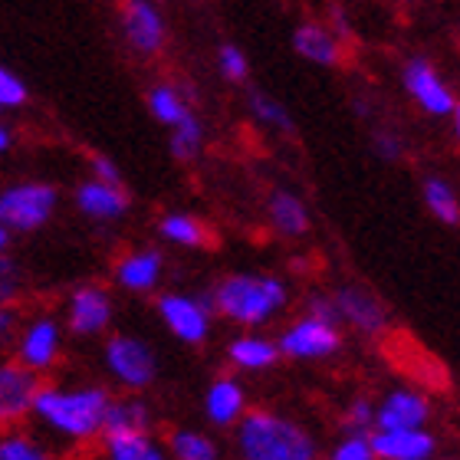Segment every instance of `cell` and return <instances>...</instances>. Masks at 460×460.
I'll return each mask as SVG.
<instances>
[{
	"label": "cell",
	"mask_w": 460,
	"mask_h": 460,
	"mask_svg": "<svg viewBox=\"0 0 460 460\" xmlns=\"http://www.w3.org/2000/svg\"><path fill=\"white\" fill-rule=\"evenodd\" d=\"M30 89L23 83V76H17L7 63H0V112H17L27 106Z\"/></svg>",
	"instance_id": "34"
},
{
	"label": "cell",
	"mask_w": 460,
	"mask_h": 460,
	"mask_svg": "<svg viewBox=\"0 0 460 460\" xmlns=\"http://www.w3.org/2000/svg\"><path fill=\"white\" fill-rule=\"evenodd\" d=\"M339 306V319L342 326H349L352 332L365 339H378L388 332V309L372 289L362 287V283H342V287L332 289Z\"/></svg>",
	"instance_id": "15"
},
{
	"label": "cell",
	"mask_w": 460,
	"mask_h": 460,
	"mask_svg": "<svg viewBox=\"0 0 460 460\" xmlns=\"http://www.w3.org/2000/svg\"><path fill=\"white\" fill-rule=\"evenodd\" d=\"M421 201L431 211V217H438L444 227H460V194L447 178L428 174L421 181Z\"/></svg>",
	"instance_id": "26"
},
{
	"label": "cell",
	"mask_w": 460,
	"mask_h": 460,
	"mask_svg": "<svg viewBox=\"0 0 460 460\" xmlns=\"http://www.w3.org/2000/svg\"><path fill=\"white\" fill-rule=\"evenodd\" d=\"M250 115H253V122L260 128H267L270 135H293L296 132V125H293V115L289 109L279 102V99L267 96V93H250L247 99Z\"/></svg>",
	"instance_id": "29"
},
{
	"label": "cell",
	"mask_w": 460,
	"mask_h": 460,
	"mask_svg": "<svg viewBox=\"0 0 460 460\" xmlns=\"http://www.w3.org/2000/svg\"><path fill=\"white\" fill-rule=\"evenodd\" d=\"M59 319L73 339H109L115 323V296L102 283H79L59 303Z\"/></svg>",
	"instance_id": "8"
},
{
	"label": "cell",
	"mask_w": 460,
	"mask_h": 460,
	"mask_svg": "<svg viewBox=\"0 0 460 460\" xmlns=\"http://www.w3.org/2000/svg\"><path fill=\"white\" fill-rule=\"evenodd\" d=\"M17 145V132H13V125L7 119H0V162L10 155V148Z\"/></svg>",
	"instance_id": "40"
},
{
	"label": "cell",
	"mask_w": 460,
	"mask_h": 460,
	"mask_svg": "<svg viewBox=\"0 0 460 460\" xmlns=\"http://www.w3.org/2000/svg\"><path fill=\"white\" fill-rule=\"evenodd\" d=\"M10 247H13V234H10L7 227H0V260L13 257V253H10Z\"/></svg>",
	"instance_id": "42"
},
{
	"label": "cell",
	"mask_w": 460,
	"mask_h": 460,
	"mask_svg": "<svg viewBox=\"0 0 460 460\" xmlns=\"http://www.w3.org/2000/svg\"><path fill=\"white\" fill-rule=\"evenodd\" d=\"M59 211V188L37 178L10 181L0 188V227H7L13 237L37 234L47 227Z\"/></svg>",
	"instance_id": "6"
},
{
	"label": "cell",
	"mask_w": 460,
	"mask_h": 460,
	"mask_svg": "<svg viewBox=\"0 0 460 460\" xmlns=\"http://www.w3.org/2000/svg\"><path fill=\"white\" fill-rule=\"evenodd\" d=\"M451 132H454V138L460 142V102H457V109H454V115H451Z\"/></svg>",
	"instance_id": "43"
},
{
	"label": "cell",
	"mask_w": 460,
	"mask_h": 460,
	"mask_svg": "<svg viewBox=\"0 0 460 460\" xmlns=\"http://www.w3.org/2000/svg\"><path fill=\"white\" fill-rule=\"evenodd\" d=\"M434 418L431 398L414 388V385H398L378 398V421L375 431H428Z\"/></svg>",
	"instance_id": "13"
},
{
	"label": "cell",
	"mask_w": 460,
	"mask_h": 460,
	"mask_svg": "<svg viewBox=\"0 0 460 460\" xmlns=\"http://www.w3.org/2000/svg\"><path fill=\"white\" fill-rule=\"evenodd\" d=\"M119 37L135 57L155 59L164 53L172 30H168V17L162 13L158 4H152V0H125L119 7Z\"/></svg>",
	"instance_id": "10"
},
{
	"label": "cell",
	"mask_w": 460,
	"mask_h": 460,
	"mask_svg": "<svg viewBox=\"0 0 460 460\" xmlns=\"http://www.w3.org/2000/svg\"><path fill=\"white\" fill-rule=\"evenodd\" d=\"M115 392L99 382H43L33 404V421L53 444L96 447L106 438L109 404Z\"/></svg>",
	"instance_id": "1"
},
{
	"label": "cell",
	"mask_w": 460,
	"mask_h": 460,
	"mask_svg": "<svg viewBox=\"0 0 460 460\" xmlns=\"http://www.w3.org/2000/svg\"><path fill=\"white\" fill-rule=\"evenodd\" d=\"M89 178H99V181H109V184H122V172H119V164H115L109 155H89Z\"/></svg>",
	"instance_id": "38"
},
{
	"label": "cell",
	"mask_w": 460,
	"mask_h": 460,
	"mask_svg": "<svg viewBox=\"0 0 460 460\" xmlns=\"http://www.w3.org/2000/svg\"><path fill=\"white\" fill-rule=\"evenodd\" d=\"M204 418L214 428H237L243 418L250 414V398L247 388L234 372L214 375L211 385L204 388Z\"/></svg>",
	"instance_id": "17"
},
{
	"label": "cell",
	"mask_w": 460,
	"mask_h": 460,
	"mask_svg": "<svg viewBox=\"0 0 460 460\" xmlns=\"http://www.w3.org/2000/svg\"><path fill=\"white\" fill-rule=\"evenodd\" d=\"M323 460H329V457H323Z\"/></svg>",
	"instance_id": "44"
},
{
	"label": "cell",
	"mask_w": 460,
	"mask_h": 460,
	"mask_svg": "<svg viewBox=\"0 0 460 460\" xmlns=\"http://www.w3.org/2000/svg\"><path fill=\"white\" fill-rule=\"evenodd\" d=\"M152 424H155V411L142 394L115 392L112 404H109L106 434H142V431H152Z\"/></svg>",
	"instance_id": "25"
},
{
	"label": "cell",
	"mask_w": 460,
	"mask_h": 460,
	"mask_svg": "<svg viewBox=\"0 0 460 460\" xmlns=\"http://www.w3.org/2000/svg\"><path fill=\"white\" fill-rule=\"evenodd\" d=\"M20 289H23V277H20L17 260H0V306H17Z\"/></svg>",
	"instance_id": "36"
},
{
	"label": "cell",
	"mask_w": 460,
	"mask_h": 460,
	"mask_svg": "<svg viewBox=\"0 0 460 460\" xmlns=\"http://www.w3.org/2000/svg\"><path fill=\"white\" fill-rule=\"evenodd\" d=\"M99 362L109 378V388H115L119 394H145L162 372L155 345L135 332H112L109 339H102Z\"/></svg>",
	"instance_id": "4"
},
{
	"label": "cell",
	"mask_w": 460,
	"mask_h": 460,
	"mask_svg": "<svg viewBox=\"0 0 460 460\" xmlns=\"http://www.w3.org/2000/svg\"><path fill=\"white\" fill-rule=\"evenodd\" d=\"M164 444L172 460H221V444L201 428H172Z\"/></svg>",
	"instance_id": "27"
},
{
	"label": "cell",
	"mask_w": 460,
	"mask_h": 460,
	"mask_svg": "<svg viewBox=\"0 0 460 460\" xmlns=\"http://www.w3.org/2000/svg\"><path fill=\"white\" fill-rule=\"evenodd\" d=\"M20 323H23V316L17 306H0V342H13Z\"/></svg>",
	"instance_id": "39"
},
{
	"label": "cell",
	"mask_w": 460,
	"mask_h": 460,
	"mask_svg": "<svg viewBox=\"0 0 460 460\" xmlns=\"http://www.w3.org/2000/svg\"><path fill=\"white\" fill-rule=\"evenodd\" d=\"M303 316H313V319H323V323H336V326H342L336 296L326 293V289H313V293H306V299H303Z\"/></svg>",
	"instance_id": "35"
},
{
	"label": "cell",
	"mask_w": 460,
	"mask_h": 460,
	"mask_svg": "<svg viewBox=\"0 0 460 460\" xmlns=\"http://www.w3.org/2000/svg\"><path fill=\"white\" fill-rule=\"evenodd\" d=\"M164 253L158 247H128L112 263V283L128 296H158L164 283Z\"/></svg>",
	"instance_id": "12"
},
{
	"label": "cell",
	"mask_w": 460,
	"mask_h": 460,
	"mask_svg": "<svg viewBox=\"0 0 460 460\" xmlns=\"http://www.w3.org/2000/svg\"><path fill=\"white\" fill-rule=\"evenodd\" d=\"M204 145H208V128H204L201 115L194 112L188 115L181 125H174L172 132H168V152H172L174 162H198L204 152Z\"/></svg>",
	"instance_id": "28"
},
{
	"label": "cell",
	"mask_w": 460,
	"mask_h": 460,
	"mask_svg": "<svg viewBox=\"0 0 460 460\" xmlns=\"http://www.w3.org/2000/svg\"><path fill=\"white\" fill-rule=\"evenodd\" d=\"M402 86L411 96V102L431 119H451L457 109V93L447 79L441 76V69L434 66L428 57H411L402 66Z\"/></svg>",
	"instance_id": "11"
},
{
	"label": "cell",
	"mask_w": 460,
	"mask_h": 460,
	"mask_svg": "<svg viewBox=\"0 0 460 460\" xmlns=\"http://www.w3.org/2000/svg\"><path fill=\"white\" fill-rule=\"evenodd\" d=\"M326 457L329 460H378V454H375L372 434H339Z\"/></svg>",
	"instance_id": "32"
},
{
	"label": "cell",
	"mask_w": 460,
	"mask_h": 460,
	"mask_svg": "<svg viewBox=\"0 0 460 460\" xmlns=\"http://www.w3.org/2000/svg\"><path fill=\"white\" fill-rule=\"evenodd\" d=\"M329 23H332V30H336V33L345 40V43L352 40V23H349V17H345V13L339 7H332V13H329Z\"/></svg>",
	"instance_id": "41"
},
{
	"label": "cell",
	"mask_w": 460,
	"mask_h": 460,
	"mask_svg": "<svg viewBox=\"0 0 460 460\" xmlns=\"http://www.w3.org/2000/svg\"><path fill=\"white\" fill-rule=\"evenodd\" d=\"M217 319L240 326V332H263L289 306V283L263 270H234L211 287Z\"/></svg>",
	"instance_id": "2"
},
{
	"label": "cell",
	"mask_w": 460,
	"mask_h": 460,
	"mask_svg": "<svg viewBox=\"0 0 460 460\" xmlns=\"http://www.w3.org/2000/svg\"><path fill=\"white\" fill-rule=\"evenodd\" d=\"M155 316L162 319L168 336L181 345H204L214 332V303L211 293H188V289H162L155 296Z\"/></svg>",
	"instance_id": "7"
},
{
	"label": "cell",
	"mask_w": 460,
	"mask_h": 460,
	"mask_svg": "<svg viewBox=\"0 0 460 460\" xmlns=\"http://www.w3.org/2000/svg\"><path fill=\"white\" fill-rule=\"evenodd\" d=\"M73 204L76 211L93 224H119L132 208V198L122 184H109L99 178H86L76 184L73 191Z\"/></svg>",
	"instance_id": "18"
},
{
	"label": "cell",
	"mask_w": 460,
	"mask_h": 460,
	"mask_svg": "<svg viewBox=\"0 0 460 460\" xmlns=\"http://www.w3.org/2000/svg\"><path fill=\"white\" fill-rule=\"evenodd\" d=\"M375 454L378 460H434L438 438L431 431H375Z\"/></svg>",
	"instance_id": "22"
},
{
	"label": "cell",
	"mask_w": 460,
	"mask_h": 460,
	"mask_svg": "<svg viewBox=\"0 0 460 460\" xmlns=\"http://www.w3.org/2000/svg\"><path fill=\"white\" fill-rule=\"evenodd\" d=\"M267 224L283 240L306 237L309 227H313V214H309L306 198L289 191V188H273L267 198Z\"/></svg>",
	"instance_id": "20"
},
{
	"label": "cell",
	"mask_w": 460,
	"mask_h": 460,
	"mask_svg": "<svg viewBox=\"0 0 460 460\" xmlns=\"http://www.w3.org/2000/svg\"><path fill=\"white\" fill-rule=\"evenodd\" d=\"M214 59H217V73H221L227 83H234V86H240V83L250 79V59L237 43H221Z\"/></svg>",
	"instance_id": "33"
},
{
	"label": "cell",
	"mask_w": 460,
	"mask_h": 460,
	"mask_svg": "<svg viewBox=\"0 0 460 460\" xmlns=\"http://www.w3.org/2000/svg\"><path fill=\"white\" fill-rule=\"evenodd\" d=\"M375 421H378V402L368 394L349 398L342 404V414H339L342 434H375Z\"/></svg>",
	"instance_id": "31"
},
{
	"label": "cell",
	"mask_w": 460,
	"mask_h": 460,
	"mask_svg": "<svg viewBox=\"0 0 460 460\" xmlns=\"http://www.w3.org/2000/svg\"><path fill=\"white\" fill-rule=\"evenodd\" d=\"M93 460H172V454H168V444L155 431L106 434L93 447Z\"/></svg>",
	"instance_id": "21"
},
{
	"label": "cell",
	"mask_w": 460,
	"mask_h": 460,
	"mask_svg": "<svg viewBox=\"0 0 460 460\" xmlns=\"http://www.w3.org/2000/svg\"><path fill=\"white\" fill-rule=\"evenodd\" d=\"M66 339H69V332H66V326H63L59 313H53V309H37V313L23 316L17 336L10 342V355H13V362H17L20 368H27L30 375L47 378V375L57 372L59 362H63Z\"/></svg>",
	"instance_id": "5"
},
{
	"label": "cell",
	"mask_w": 460,
	"mask_h": 460,
	"mask_svg": "<svg viewBox=\"0 0 460 460\" xmlns=\"http://www.w3.org/2000/svg\"><path fill=\"white\" fill-rule=\"evenodd\" d=\"M224 358L234 368V375H260L270 372L283 355H279L277 339L267 332H237L224 345Z\"/></svg>",
	"instance_id": "19"
},
{
	"label": "cell",
	"mask_w": 460,
	"mask_h": 460,
	"mask_svg": "<svg viewBox=\"0 0 460 460\" xmlns=\"http://www.w3.org/2000/svg\"><path fill=\"white\" fill-rule=\"evenodd\" d=\"M289 43H293V53L299 59H306V63L323 69L342 66L345 53H349V43L332 30V23L316 17L299 20L296 27H293V40Z\"/></svg>",
	"instance_id": "16"
},
{
	"label": "cell",
	"mask_w": 460,
	"mask_h": 460,
	"mask_svg": "<svg viewBox=\"0 0 460 460\" xmlns=\"http://www.w3.org/2000/svg\"><path fill=\"white\" fill-rule=\"evenodd\" d=\"M43 388V378L20 368L13 358L0 362V431H17L33 418V404Z\"/></svg>",
	"instance_id": "14"
},
{
	"label": "cell",
	"mask_w": 460,
	"mask_h": 460,
	"mask_svg": "<svg viewBox=\"0 0 460 460\" xmlns=\"http://www.w3.org/2000/svg\"><path fill=\"white\" fill-rule=\"evenodd\" d=\"M158 237L172 247L181 250H204L211 243V227L191 211H164L158 217Z\"/></svg>",
	"instance_id": "23"
},
{
	"label": "cell",
	"mask_w": 460,
	"mask_h": 460,
	"mask_svg": "<svg viewBox=\"0 0 460 460\" xmlns=\"http://www.w3.org/2000/svg\"><path fill=\"white\" fill-rule=\"evenodd\" d=\"M279 355L289 362H329L342 352V326L303 316L289 319L277 336Z\"/></svg>",
	"instance_id": "9"
},
{
	"label": "cell",
	"mask_w": 460,
	"mask_h": 460,
	"mask_svg": "<svg viewBox=\"0 0 460 460\" xmlns=\"http://www.w3.org/2000/svg\"><path fill=\"white\" fill-rule=\"evenodd\" d=\"M0 460H59L53 447H47L43 438L23 431H0Z\"/></svg>",
	"instance_id": "30"
},
{
	"label": "cell",
	"mask_w": 460,
	"mask_h": 460,
	"mask_svg": "<svg viewBox=\"0 0 460 460\" xmlns=\"http://www.w3.org/2000/svg\"><path fill=\"white\" fill-rule=\"evenodd\" d=\"M372 148L382 162H398L404 155V138L394 128H388V125H378L372 132Z\"/></svg>",
	"instance_id": "37"
},
{
	"label": "cell",
	"mask_w": 460,
	"mask_h": 460,
	"mask_svg": "<svg viewBox=\"0 0 460 460\" xmlns=\"http://www.w3.org/2000/svg\"><path fill=\"white\" fill-rule=\"evenodd\" d=\"M234 451L240 460H323L316 434L273 408H250L234 428Z\"/></svg>",
	"instance_id": "3"
},
{
	"label": "cell",
	"mask_w": 460,
	"mask_h": 460,
	"mask_svg": "<svg viewBox=\"0 0 460 460\" xmlns=\"http://www.w3.org/2000/svg\"><path fill=\"white\" fill-rule=\"evenodd\" d=\"M145 106H148V115H152L155 122L164 125L168 132H172L174 125H181L188 115H194L188 93H184L181 86H174V83H164V79L148 86V93H145Z\"/></svg>",
	"instance_id": "24"
}]
</instances>
